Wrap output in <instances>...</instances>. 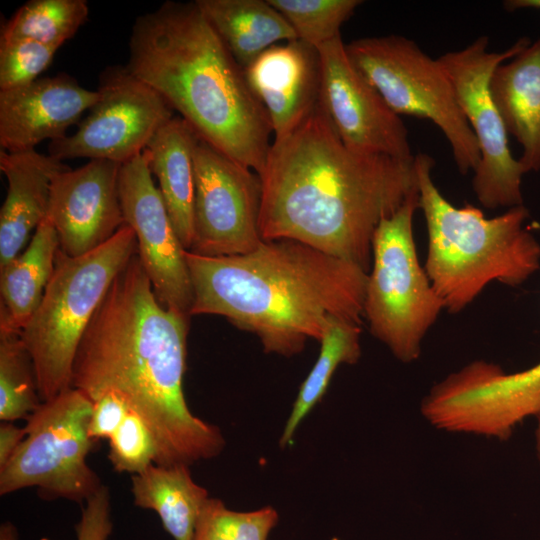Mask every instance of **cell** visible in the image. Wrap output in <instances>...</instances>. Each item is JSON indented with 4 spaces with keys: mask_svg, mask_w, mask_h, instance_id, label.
<instances>
[{
    "mask_svg": "<svg viewBox=\"0 0 540 540\" xmlns=\"http://www.w3.org/2000/svg\"><path fill=\"white\" fill-rule=\"evenodd\" d=\"M194 202L191 252L233 256L257 248L262 183L249 167L199 138L193 155Z\"/></svg>",
    "mask_w": 540,
    "mask_h": 540,
    "instance_id": "cell-13",
    "label": "cell"
},
{
    "mask_svg": "<svg viewBox=\"0 0 540 540\" xmlns=\"http://www.w3.org/2000/svg\"><path fill=\"white\" fill-rule=\"evenodd\" d=\"M278 521L272 506L240 512L210 497L199 515L193 540H268Z\"/></svg>",
    "mask_w": 540,
    "mask_h": 540,
    "instance_id": "cell-29",
    "label": "cell"
},
{
    "mask_svg": "<svg viewBox=\"0 0 540 540\" xmlns=\"http://www.w3.org/2000/svg\"><path fill=\"white\" fill-rule=\"evenodd\" d=\"M135 254L136 237L127 224L87 254L71 257L58 250L43 298L20 333L42 402L72 388L82 336L115 277Z\"/></svg>",
    "mask_w": 540,
    "mask_h": 540,
    "instance_id": "cell-6",
    "label": "cell"
},
{
    "mask_svg": "<svg viewBox=\"0 0 540 540\" xmlns=\"http://www.w3.org/2000/svg\"><path fill=\"white\" fill-rule=\"evenodd\" d=\"M536 418H537V427L535 430V447H536L537 458L540 464V413L536 416Z\"/></svg>",
    "mask_w": 540,
    "mask_h": 540,
    "instance_id": "cell-37",
    "label": "cell"
},
{
    "mask_svg": "<svg viewBox=\"0 0 540 540\" xmlns=\"http://www.w3.org/2000/svg\"><path fill=\"white\" fill-rule=\"evenodd\" d=\"M434 164L428 154L415 155L428 235L424 269L444 309L455 314L492 281L512 287L527 281L540 268V243L525 227L524 205L492 218L472 204L455 207L433 181Z\"/></svg>",
    "mask_w": 540,
    "mask_h": 540,
    "instance_id": "cell-5",
    "label": "cell"
},
{
    "mask_svg": "<svg viewBox=\"0 0 540 540\" xmlns=\"http://www.w3.org/2000/svg\"><path fill=\"white\" fill-rule=\"evenodd\" d=\"M92 401L70 388L44 401L26 419V436L0 468V495L35 487L45 500L86 502L102 487L87 464Z\"/></svg>",
    "mask_w": 540,
    "mask_h": 540,
    "instance_id": "cell-9",
    "label": "cell"
},
{
    "mask_svg": "<svg viewBox=\"0 0 540 540\" xmlns=\"http://www.w3.org/2000/svg\"><path fill=\"white\" fill-rule=\"evenodd\" d=\"M228 51L245 69L279 41L298 39L268 0H196Z\"/></svg>",
    "mask_w": 540,
    "mask_h": 540,
    "instance_id": "cell-23",
    "label": "cell"
},
{
    "mask_svg": "<svg viewBox=\"0 0 540 540\" xmlns=\"http://www.w3.org/2000/svg\"><path fill=\"white\" fill-rule=\"evenodd\" d=\"M41 403L33 360L20 333H0V420H26Z\"/></svg>",
    "mask_w": 540,
    "mask_h": 540,
    "instance_id": "cell-27",
    "label": "cell"
},
{
    "mask_svg": "<svg viewBox=\"0 0 540 540\" xmlns=\"http://www.w3.org/2000/svg\"><path fill=\"white\" fill-rule=\"evenodd\" d=\"M26 436L25 427H18L13 422L1 421L0 424V468H2L19 447Z\"/></svg>",
    "mask_w": 540,
    "mask_h": 540,
    "instance_id": "cell-34",
    "label": "cell"
},
{
    "mask_svg": "<svg viewBox=\"0 0 540 540\" xmlns=\"http://www.w3.org/2000/svg\"><path fill=\"white\" fill-rule=\"evenodd\" d=\"M62 160L35 150H0V170L8 183L0 210V268L27 246L33 230L46 218L55 174L68 169Z\"/></svg>",
    "mask_w": 540,
    "mask_h": 540,
    "instance_id": "cell-19",
    "label": "cell"
},
{
    "mask_svg": "<svg viewBox=\"0 0 540 540\" xmlns=\"http://www.w3.org/2000/svg\"><path fill=\"white\" fill-rule=\"evenodd\" d=\"M420 411L437 429L507 440L519 423L540 413V361L513 373L473 361L432 386Z\"/></svg>",
    "mask_w": 540,
    "mask_h": 540,
    "instance_id": "cell-11",
    "label": "cell"
},
{
    "mask_svg": "<svg viewBox=\"0 0 540 540\" xmlns=\"http://www.w3.org/2000/svg\"><path fill=\"white\" fill-rule=\"evenodd\" d=\"M317 49L319 103L342 142L362 154L413 159L403 120L350 61L341 35Z\"/></svg>",
    "mask_w": 540,
    "mask_h": 540,
    "instance_id": "cell-14",
    "label": "cell"
},
{
    "mask_svg": "<svg viewBox=\"0 0 540 540\" xmlns=\"http://www.w3.org/2000/svg\"><path fill=\"white\" fill-rule=\"evenodd\" d=\"M95 104L77 130L48 144L60 160L88 158L126 163L141 154L174 110L126 65L106 67L99 75Z\"/></svg>",
    "mask_w": 540,
    "mask_h": 540,
    "instance_id": "cell-12",
    "label": "cell"
},
{
    "mask_svg": "<svg viewBox=\"0 0 540 540\" xmlns=\"http://www.w3.org/2000/svg\"><path fill=\"white\" fill-rule=\"evenodd\" d=\"M121 165L94 159L54 175L46 218L66 255L77 257L97 249L125 225L119 193Z\"/></svg>",
    "mask_w": 540,
    "mask_h": 540,
    "instance_id": "cell-16",
    "label": "cell"
},
{
    "mask_svg": "<svg viewBox=\"0 0 540 540\" xmlns=\"http://www.w3.org/2000/svg\"><path fill=\"white\" fill-rule=\"evenodd\" d=\"M57 50L31 39L0 38V91L36 81L52 63Z\"/></svg>",
    "mask_w": 540,
    "mask_h": 540,
    "instance_id": "cell-30",
    "label": "cell"
},
{
    "mask_svg": "<svg viewBox=\"0 0 540 540\" xmlns=\"http://www.w3.org/2000/svg\"><path fill=\"white\" fill-rule=\"evenodd\" d=\"M190 316L164 307L138 255L115 277L75 354L72 387L91 401L116 392L151 430L155 464L218 456L221 430L189 409L183 391Z\"/></svg>",
    "mask_w": 540,
    "mask_h": 540,
    "instance_id": "cell-1",
    "label": "cell"
},
{
    "mask_svg": "<svg viewBox=\"0 0 540 540\" xmlns=\"http://www.w3.org/2000/svg\"><path fill=\"white\" fill-rule=\"evenodd\" d=\"M345 48L353 65L393 111L430 120L441 130L461 174L476 169L477 140L438 59L401 35L364 37Z\"/></svg>",
    "mask_w": 540,
    "mask_h": 540,
    "instance_id": "cell-8",
    "label": "cell"
},
{
    "mask_svg": "<svg viewBox=\"0 0 540 540\" xmlns=\"http://www.w3.org/2000/svg\"><path fill=\"white\" fill-rule=\"evenodd\" d=\"M244 72L269 116L274 138L293 130L319 102L320 54L300 39L269 47Z\"/></svg>",
    "mask_w": 540,
    "mask_h": 540,
    "instance_id": "cell-18",
    "label": "cell"
},
{
    "mask_svg": "<svg viewBox=\"0 0 540 540\" xmlns=\"http://www.w3.org/2000/svg\"><path fill=\"white\" fill-rule=\"evenodd\" d=\"M126 66L200 139L258 175L263 172L273 133L269 116L195 1H165L138 16Z\"/></svg>",
    "mask_w": 540,
    "mask_h": 540,
    "instance_id": "cell-4",
    "label": "cell"
},
{
    "mask_svg": "<svg viewBox=\"0 0 540 540\" xmlns=\"http://www.w3.org/2000/svg\"><path fill=\"white\" fill-rule=\"evenodd\" d=\"M0 540H18V531L13 523L6 521L1 524Z\"/></svg>",
    "mask_w": 540,
    "mask_h": 540,
    "instance_id": "cell-36",
    "label": "cell"
},
{
    "mask_svg": "<svg viewBox=\"0 0 540 540\" xmlns=\"http://www.w3.org/2000/svg\"><path fill=\"white\" fill-rule=\"evenodd\" d=\"M198 140L195 130L183 118L174 116L143 151L151 173L158 180L173 227L187 251L193 242V155Z\"/></svg>",
    "mask_w": 540,
    "mask_h": 540,
    "instance_id": "cell-21",
    "label": "cell"
},
{
    "mask_svg": "<svg viewBox=\"0 0 540 540\" xmlns=\"http://www.w3.org/2000/svg\"><path fill=\"white\" fill-rule=\"evenodd\" d=\"M85 0H30L2 26L1 39L25 38L59 49L86 22Z\"/></svg>",
    "mask_w": 540,
    "mask_h": 540,
    "instance_id": "cell-26",
    "label": "cell"
},
{
    "mask_svg": "<svg viewBox=\"0 0 540 540\" xmlns=\"http://www.w3.org/2000/svg\"><path fill=\"white\" fill-rule=\"evenodd\" d=\"M414 158L351 150L318 102L271 143L259 175L262 239L299 241L368 272L377 226L418 188Z\"/></svg>",
    "mask_w": 540,
    "mask_h": 540,
    "instance_id": "cell-2",
    "label": "cell"
},
{
    "mask_svg": "<svg viewBox=\"0 0 540 540\" xmlns=\"http://www.w3.org/2000/svg\"><path fill=\"white\" fill-rule=\"evenodd\" d=\"M529 43L523 37L508 49L493 52L489 50L488 36H480L465 48L438 58L479 146L480 161L473 171L472 187L479 203L488 209L523 205L521 183L525 171L510 151L504 122L491 95L490 80L500 64Z\"/></svg>",
    "mask_w": 540,
    "mask_h": 540,
    "instance_id": "cell-10",
    "label": "cell"
},
{
    "mask_svg": "<svg viewBox=\"0 0 540 540\" xmlns=\"http://www.w3.org/2000/svg\"><path fill=\"white\" fill-rule=\"evenodd\" d=\"M503 6L508 11L518 9L533 8L540 10V0H507L503 2Z\"/></svg>",
    "mask_w": 540,
    "mask_h": 540,
    "instance_id": "cell-35",
    "label": "cell"
},
{
    "mask_svg": "<svg viewBox=\"0 0 540 540\" xmlns=\"http://www.w3.org/2000/svg\"><path fill=\"white\" fill-rule=\"evenodd\" d=\"M58 250L57 232L45 218L26 248L0 268V333H21L43 298Z\"/></svg>",
    "mask_w": 540,
    "mask_h": 540,
    "instance_id": "cell-22",
    "label": "cell"
},
{
    "mask_svg": "<svg viewBox=\"0 0 540 540\" xmlns=\"http://www.w3.org/2000/svg\"><path fill=\"white\" fill-rule=\"evenodd\" d=\"M119 193L125 224L135 234L137 255L157 300L191 317L193 287L185 248L173 227L142 152L121 165Z\"/></svg>",
    "mask_w": 540,
    "mask_h": 540,
    "instance_id": "cell-15",
    "label": "cell"
},
{
    "mask_svg": "<svg viewBox=\"0 0 540 540\" xmlns=\"http://www.w3.org/2000/svg\"><path fill=\"white\" fill-rule=\"evenodd\" d=\"M191 316L213 314L253 333L266 353L290 357L320 342L334 319L361 324L368 272L291 239L233 256L191 251Z\"/></svg>",
    "mask_w": 540,
    "mask_h": 540,
    "instance_id": "cell-3",
    "label": "cell"
},
{
    "mask_svg": "<svg viewBox=\"0 0 540 540\" xmlns=\"http://www.w3.org/2000/svg\"><path fill=\"white\" fill-rule=\"evenodd\" d=\"M294 29L298 39L318 48L340 36L342 24L359 0H268Z\"/></svg>",
    "mask_w": 540,
    "mask_h": 540,
    "instance_id": "cell-28",
    "label": "cell"
},
{
    "mask_svg": "<svg viewBox=\"0 0 540 540\" xmlns=\"http://www.w3.org/2000/svg\"><path fill=\"white\" fill-rule=\"evenodd\" d=\"M111 497L105 485L90 497L75 526L76 540H108L112 533Z\"/></svg>",
    "mask_w": 540,
    "mask_h": 540,
    "instance_id": "cell-32",
    "label": "cell"
},
{
    "mask_svg": "<svg viewBox=\"0 0 540 540\" xmlns=\"http://www.w3.org/2000/svg\"><path fill=\"white\" fill-rule=\"evenodd\" d=\"M360 325L334 319L324 332L318 359L299 389L281 435V447L292 441L300 423L322 399L338 366L355 364L360 359Z\"/></svg>",
    "mask_w": 540,
    "mask_h": 540,
    "instance_id": "cell-25",
    "label": "cell"
},
{
    "mask_svg": "<svg viewBox=\"0 0 540 540\" xmlns=\"http://www.w3.org/2000/svg\"><path fill=\"white\" fill-rule=\"evenodd\" d=\"M418 208L417 188L377 226L363 306L373 336L403 363L418 359L425 335L444 309L418 259L413 236Z\"/></svg>",
    "mask_w": 540,
    "mask_h": 540,
    "instance_id": "cell-7",
    "label": "cell"
},
{
    "mask_svg": "<svg viewBox=\"0 0 540 540\" xmlns=\"http://www.w3.org/2000/svg\"><path fill=\"white\" fill-rule=\"evenodd\" d=\"M98 96L97 90L82 87L65 73L0 91V150H35L44 140L67 136L68 129L89 111Z\"/></svg>",
    "mask_w": 540,
    "mask_h": 540,
    "instance_id": "cell-17",
    "label": "cell"
},
{
    "mask_svg": "<svg viewBox=\"0 0 540 540\" xmlns=\"http://www.w3.org/2000/svg\"><path fill=\"white\" fill-rule=\"evenodd\" d=\"M135 506L153 510L174 540H193L199 515L210 498L188 465H150L131 477Z\"/></svg>",
    "mask_w": 540,
    "mask_h": 540,
    "instance_id": "cell-24",
    "label": "cell"
},
{
    "mask_svg": "<svg viewBox=\"0 0 540 540\" xmlns=\"http://www.w3.org/2000/svg\"><path fill=\"white\" fill-rule=\"evenodd\" d=\"M108 441V459L116 472L139 474L156 461L157 448L153 434L133 410L129 411Z\"/></svg>",
    "mask_w": 540,
    "mask_h": 540,
    "instance_id": "cell-31",
    "label": "cell"
},
{
    "mask_svg": "<svg viewBox=\"0 0 540 540\" xmlns=\"http://www.w3.org/2000/svg\"><path fill=\"white\" fill-rule=\"evenodd\" d=\"M507 134L522 147L525 174L540 170V37L500 64L490 80Z\"/></svg>",
    "mask_w": 540,
    "mask_h": 540,
    "instance_id": "cell-20",
    "label": "cell"
},
{
    "mask_svg": "<svg viewBox=\"0 0 540 540\" xmlns=\"http://www.w3.org/2000/svg\"><path fill=\"white\" fill-rule=\"evenodd\" d=\"M125 399L116 392H106L92 401L88 433L92 440H109L130 411Z\"/></svg>",
    "mask_w": 540,
    "mask_h": 540,
    "instance_id": "cell-33",
    "label": "cell"
}]
</instances>
